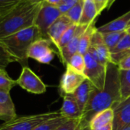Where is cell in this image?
Segmentation results:
<instances>
[{"label":"cell","instance_id":"obj_1","mask_svg":"<svg viewBox=\"0 0 130 130\" xmlns=\"http://www.w3.org/2000/svg\"><path fill=\"white\" fill-rule=\"evenodd\" d=\"M122 101L118 65L110 62L106 65V76L104 87L100 90L93 88L90 100L81 116V122L90 123L98 112L113 108Z\"/></svg>","mask_w":130,"mask_h":130},{"label":"cell","instance_id":"obj_2","mask_svg":"<svg viewBox=\"0 0 130 130\" xmlns=\"http://www.w3.org/2000/svg\"><path fill=\"white\" fill-rule=\"evenodd\" d=\"M42 4L43 0H24L0 15V39L34 25Z\"/></svg>","mask_w":130,"mask_h":130},{"label":"cell","instance_id":"obj_3","mask_svg":"<svg viewBox=\"0 0 130 130\" xmlns=\"http://www.w3.org/2000/svg\"><path fill=\"white\" fill-rule=\"evenodd\" d=\"M42 38L43 35L40 29L34 25L0 39V42L15 62H18L22 67H25L28 66V51L29 47L34 42Z\"/></svg>","mask_w":130,"mask_h":130},{"label":"cell","instance_id":"obj_4","mask_svg":"<svg viewBox=\"0 0 130 130\" xmlns=\"http://www.w3.org/2000/svg\"><path fill=\"white\" fill-rule=\"evenodd\" d=\"M60 116H61V114L59 111L17 116L9 121L0 124V130H33L44 122Z\"/></svg>","mask_w":130,"mask_h":130},{"label":"cell","instance_id":"obj_5","mask_svg":"<svg viewBox=\"0 0 130 130\" xmlns=\"http://www.w3.org/2000/svg\"><path fill=\"white\" fill-rule=\"evenodd\" d=\"M85 70L84 76L97 90H103L106 76V65L100 63L94 60L90 54H84Z\"/></svg>","mask_w":130,"mask_h":130},{"label":"cell","instance_id":"obj_6","mask_svg":"<svg viewBox=\"0 0 130 130\" xmlns=\"http://www.w3.org/2000/svg\"><path fill=\"white\" fill-rule=\"evenodd\" d=\"M16 83L20 87L33 94H42L47 90L46 84L28 66L22 67Z\"/></svg>","mask_w":130,"mask_h":130},{"label":"cell","instance_id":"obj_7","mask_svg":"<svg viewBox=\"0 0 130 130\" xmlns=\"http://www.w3.org/2000/svg\"><path fill=\"white\" fill-rule=\"evenodd\" d=\"M63 14L58 6L48 4L43 1L41 8L37 15L35 25L40 29L43 38H47V31L51 25Z\"/></svg>","mask_w":130,"mask_h":130},{"label":"cell","instance_id":"obj_8","mask_svg":"<svg viewBox=\"0 0 130 130\" xmlns=\"http://www.w3.org/2000/svg\"><path fill=\"white\" fill-rule=\"evenodd\" d=\"M52 42L48 38H40L34 42L28 49V57L40 63L49 64L54 57L55 51L51 47Z\"/></svg>","mask_w":130,"mask_h":130},{"label":"cell","instance_id":"obj_9","mask_svg":"<svg viewBox=\"0 0 130 130\" xmlns=\"http://www.w3.org/2000/svg\"><path fill=\"white\" fill-rule=\"evenodd\" d=\"M87 53L97 62L104 65L111 62L110 51L103 41L102 34L97 31V28L92 36L90 47Z\"/></svg>","mask_w":130,"mask_h":130},{"label":"cell","instance_id":"obj_10","mask_svg":"<svg viewBox=\"0 0 130 130\" xmlns=\"http://www.w3.org/2000/svg\"><path fill=\"white\" fill-rule=\"evenodd\" d=\"M66 68L60 81V89L63 94H73L87 78L84 74L77 72L71 68Z\"/></svg>","mask_w":130,"mask_h":130},{"label":"cell","instance_id":"obj_11","mask_svg":"<svg viewBox=\"0 0 130 130\" xmlns=\"http://www.w3.org/2000/svg\"><path fill=\"white\" fill-rule=\"evenodd\" d=\"M112 109L114 113L112 130H119L130 125V96L122 100Z\"/></svg>","mask_w":130,"mask_h":130},{"label":"cell","instance_id":"obj_12","mask_svg":"<svg viewBox=\"0 0 130 130\" xmlns=\"http://www.w3.org/2000/svg\"><path fill=\"white\" fill-rule=\"evenodd\" d=\"M87 27H88V25H78L76 33H75L74 38H72V40L64 47H63L61 51L60 52L59 57H60V61L63 65H65V66L68 64L70 58L74 54L78 52V47H79V43H80V38H81L82 35L84 34V32L85 31V30L87 28Z\"/></svg>","mask_w":130,"mask_h":130},{"label":"cell","instance_id":"obj_13","mask_svg":"<svg viewBox=\"0 0 130 130\" xmlns=\"http://www.w3.org/2000/svg\"><path fill=\"white\" fill-rule=\"evenodd\" d=\"M73 23L65 15H60L49 28L47 31V38L56 47L58 46V43L63 35V34Z\"/></svg>","mask_w":130,"mask_h":130},{"label":"cell","instance_id":"obj_14","mask_svg":"<svg viewBox=\"0 0 130 130\" xmlns=\"http://www.w3.org/2000/svg\"><path fill=\"white\" fill-rule=\"evenodd\" d=\"M63 103L59 110L61 116L68 119L81 118L82 112L74 94H63Z\"/></svg>","mask_w":130,"mask_h":130},{"label":"cell","instance_id":"obj_15","mask_svg":"<svg viewBox=\"0 0 130 130\" xmlns=\"http://www.w3.org/2000/svg\"><path fill=\"white\" fill-rule=\"evenodd\" d=\"M17 116L15 106L9 92L0 90V120L9 121Z\"/></svg>","mask_w":130,"mask_h":130},{"label":"cell","instance_id":"obj_16","mask_svg":"<svg viewBox=\"0 0 130 130\" xmlns=\"http://www.w3.org/2000/svg\"><path fill=\"white\" fill-rule=\"evenodd\" d=\"M130 25V10L119 18L97 28L100 33L125 31Z\"/></svg>","mask_w":130,"mask_h":130},{"label":"cell","instance_id":"obj_17","mask_svg":"<svg viewBox=\"0 0 130 130\" xmlns=\"http://www.w3.org/2000/svg\"><path fill=\"white\" fill-rule=\"evenodd\" d=\"M93 88H94L93 85L87 79L73 93L78 103L79 108L82 114L86 108V106L87 105L90 100Z\"/></svg>","mask_w":130,"mask_h":130},{"label":"cell","instance_id":"obj_18","mask_svg":"<svg viewBox=\"0 0 130 130\" xmlns=\"http://www.w3.org/2000/svg\"><path fill=\"white\" fill-rule=\"evenodd\" d=\"M113 118V109L112 108H109L96 114L90 120L89 125L91 130H96L108 124L112 123Z\"/></svg>","mask_w":130,"mask_h":130},{"label":"cell","instance_id":"obj_19","mask_svg":"<svg viewBox=\"0 0 130 130\" xmlns=\"http://www.w3.org/2000/svg\"><path fill=\"white\" fill-rule=\"evenodd\" d=\"M98 12L93 0H84L83 12L79 25H90L95 22L96 18L98 16Z\"/></svg>","mask_w":130,"mask_h":130},{"label":"cell","instance_id":"obj_20","mask_svg":"<svg viewBox=\"0 0 130 130\" xmlns=\"http://www.w3.org/2000/svg\"><path fill=\"white\" fill-rule=\"evenodd\" d=\"M97 28L95 26V22L90 24L88 25L87 28L85 30L84 34L82 35L80 43H79V47H78V52L82 54L83 55L86 54L88 52V50L90 47L91 44V39L93 33L96 31Z\"/></svg>","mask_w":130,"mask_h":130},{"label":"cell","instance_id":"obj_21","mask_svg":"<svg viewBox=\"0 0 130 130\" xmlns=\"http://www.w3.org/2000/svg\"><path fill=\"white\" fill-rule=\"evenodd\" d=\"M120 91L122 100L130 96V70H119Z\"/></svg>","mask_w":130,"mask_h":130},{"label":"cell","instance_id":"obj_22","mask_svg":"<svg viewBox=\"0 0 130 130\" xmlns=\"http://www.w3.org/2000/svg\"><path fill=\"white\" fill-rule=\"evenodd\" d=\"M125 34L126 31L108 32V33H103L102 36L106 45L109 48V51H111L122 40V38L125 35Z\"/></svg>","mask_w":130,"mask_h":130},{"label":"cell","instance_id":"obj_23","mask_svg":"<svg viewBox=\"0 0 130 130\" xmlns=\"http://www.w3.org/2000/svg\"><path fill=\"white\" fill-rule=\"evenodd\" d=\"M67 66L71 68L77 72L84 74V70H85V66H86L84 55H83L82 54H80L79 52L74 54L70 58L68 64L66 65V67Z\"/></svg>","mask_w":130,"mask_h":130},{"label":"cell","instance_id":"obj_24","mask_svg":"<svg viewBox=\"0 0 130 130\" xmlns=\"http://www.w3.org/2000/svg\"><path fill=\"white\" fill-rule=\"evenodd\" d=\"M68 119L65 118L62 116L52 118L51 119H48L43 123L38 125L36 128H35L33 130H55L60 125H62L64 122H66Z\"/></svg>","mask_w":130,"mask_h":130},{"label":"cell","instance_id":"obj_25","mask_svg":"<svg viewBox=\"0 0 130 130\" xmlns=\"http://www.w3.org/2000/svg\"><path fill=\"white\" fill-rule=\"evenodd\" d=\"M15 85H17L16 80L9 75L6 68H0V90L10 93Z\"/></svg>","mask_w":130,"mask_h":130},{"label":"cell","instance_id":"obj_26","mask_svg":"<svg viewBox=\"0 0 130 130\" xmlns=\"http://www.w3.org/2000/svg\"><path fill=\"white\" fill-rule=\"evenodd\" d=\"M83 6H84V0H79L76 3V5H74L67 13H65L63 15H66L71 21L73 24L79 25L82 15Z\"/></svg>","mask_w":130,"mask_h":130},{"label":"cell","instance_id":"obj_27","mask_svg":"<svg viewBox=\"0 0 130 130\" xmlns=\"http://www.w3.org/2000/svg\"><path fill=\"white\" fill-rule=\"evenodd\" d=\"M77 26H78V25L72 24L66 31H65V32L63 34V35H62V37H61V38H60V41L58 43V46L57 47V50L58 51V54L61 51L62 48L64 47L72 40V38H74V35L76 33Z\"/></svg>","mask_w":130,"mask_h":130},{"label":"cell","instance_id":"obj_28","mask_svg":"<svg viewBox=\"0 0 130 130\" xmlns=\"http://www.w3.org/2000/svg\"><path fill=\"white\" fill-rule=\"evenodd\" d=\"M129 51H130V35L126 33L125 35L122 38V40L118 43V44L110 51V54L123 53Z\"/></svg>","mask_w":130,"mask_h":130},{"label":"cell","instance_id":"obj_29","mask_svg":"<svg viewBox=\"0 0 130 130\" xmlns=\"http://www.w3.org/2000/svg\"><path fill=\"white\" fill-rule=\"evenodd\" d=\"M23 1L24 0H0V15L7 13Z\"/></svg>","mask_w":130,"mask_h":130},{"label":"cell","instance_id":"obj_30","mask_svg":"<svg viewBox=\"0 0 130 130\" xmlns=\"http://www.w3.org/2000/svg\"><path fill=\"white\" fill-rule=\"evenodd\" d=\"M81 124V118L70 119L64 122L55 130H78Z\"/></svg>","mask_w":130,"mask_h":130},{"label":"cell","instance_id":"obj_31","mask_svg":"<svg viewBox=\"0 0 130 130\" xmlns=\"http://www.w3.org/2000/svg\"><path fill=\"white\" fill-rule=\"evenodd\" d=\"M13 62H15V60L7 53L3 45L0 42V68H6L9 63Z\"/></svg>","mask_w":130,"mask_h":130},{"label":"cell","instance_id":"obj_32","mask_svg":"<svg viewBox=\"0 0 130 130\" xmlns=\"http://www.w3.org/2000/svg\"><path fill=\"white\" fill-rule=\"evenodd\" d=\"M109 1V0H93V2L96 5L98 15H100L105 9H107Z\"/></svg>","mask_w":130,"mask_h":130},{"label":"cell","instance_id":"obj_33","mask_svg":"<svg viewBox=\"0 0 130 130\" xmlns=\"http://www.w3.org/2000/svg\"><path fill=\"white\" fill-rule=\"evenodd\" d=\"M119 70L128 71L130 70V54L124 57L118 64Z\"/></svg>","mask_w":130,"mask_h":130},{"label":"cell","instance_id":"obj_34","mask_svg":"<svg viewBox=\"0 0 130 130\" xmlns=\"http://www.w3.org/2000/svg\"><path fill=\"white\" fill-rule=\"evenodd\" d=\"M43 1L48 3V4L56 6H59L62 3L63 0H43Z\"/></svg>","mask_w":130,"mask_h":130},{"label":"cell","instance_id":"obj_35","mask_svg":"<svg viewBox=\"0 0 130 130\" xmlns=\"http://www.w3.org/2000/svg\"><path fill=\"white\" fill-rule=\"evenodd\" d=\"M78 130H91V128H90V125L88 123H83V122H81L80 128Z\"/></svg>","mask_w":130,"mask_h":130},{"label":"cell","instance_id":"obj_36","mask_svg":"<svg viewBox=\"0 0 130 130\" xmlns=\"http://www.w3.org/2000/svg\"><path fill=\"white\" fill-rule=\"evenodd\" d=\"M96 130H112V123H110V124H108L105 126H103L98 129H96Z\"/></svg>","mask_w":130,"mask_h":130},{"label":"cell","instance_id":"obj_37","mask_svg":"<svg viewBox=\"0 0 130 130\" xmlns=\"http://www.w3.org/2000/svg\"><path fill=\"white\" fill-rule=\"evenodd\" d=\"M116 1V0H109V4H108V7H107V9H109L110 7H111V6L113 4V3Z\"/></svg>","mask_w":130,"mask_h":130},{"label":"cell","instance_id":"obj_38","mask_svg":"<svg viewBox=\"0 0 130 130\" xmlns=\"http://www.w3.org/2000/svg\"><path fill=\"white\" fill-rule=\"evenodd\" d=\"M119 130H130V125H126V126H125V127L122 128H121V129H119Z\"/></svg>","mask_w":130,"mask_h":130},{"label":"cell","instance_id":"obj_39","mask_svg":"<svg viewBox=\"0 0 130 130\" xmlns=\"http://www.w3.org/2000/svg\"><path fill=\"white\" fill-rule=\"evenodd\" d=\"M126 31V33H127V34H128V35H130V25L128 26V28L126 29V31Z\"/></svg>","mask_w":130,"mask_h":130}]
</instances>
